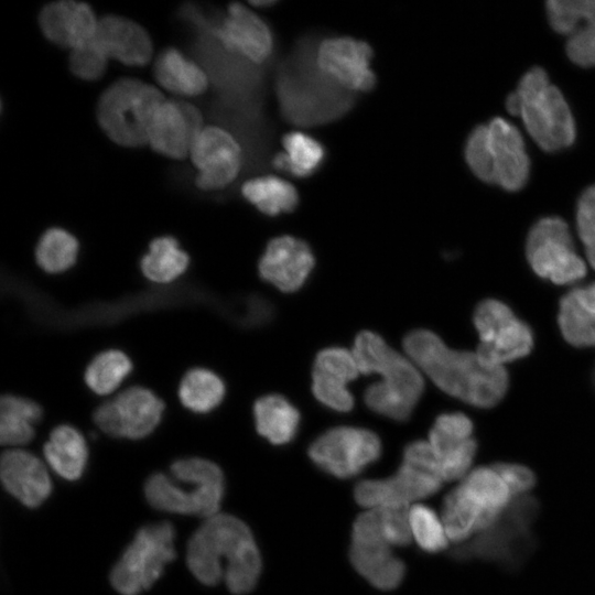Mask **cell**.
I'll use <instances>...</instances> for the list:
<instances>
[{"mask_svg": "<svg viewBox=\"0 0 595 595\" xmlns=\"http://www.w3.org/2000/svg\"><path fill=\"white\" fill-rule=\"evenodd\" d=\"M371 46L350 36L323 40L316 53L317 68L337 86L359 93L372 90L377 76L370 64Z\"/></svg>", "mask_w": 595, "mask_h": 595, "instance_id": "cell-15", "label": "cell"}, {"mask_svg": "<svg viewBox=\"0 0 595 595\" xmlns=\"http://www.w3.org/2000/svg\"><path fill=\"white\" fill-rule=\"evenodd\" d=\"M251 4L262 7L274 4V1H252Z\"/></svg>", "mask_w": 595, "mask_h": 595, "instance_id": "cell-45", "label": "cell"}, {"mask_svg": "<svg viewBox=\"0 0 595 595\" xmlns=\"http://www.w3.org/2000/svg\"><path fill=\"white\" fill-rule=\"evenodd\" d=\"M508 486L515 497L527 495L536 485V475L527 466L513 463H495L491 465Z\"/></svg>", "mask_w": 595, "mask_h": 595, "instance_id": "cell-44", "label": "cell"}, {"mask_svg": "<svg viewBox=\"0 0 595 595\" xmlns=\"http://www.w3.org/2000/svg\"><path fill=\"white\" fill-rule=\"evenodd\" d=\"M154 75L165 89L182 96H196L207 88L205 72L176 48L164 50L154 63Z\"/></svg>", "mask_w": 595, "mask_h": 595, "instance_id": "cell-31", "label": "cell"}, {"mask_svg": "<svg viewBox=\"0 0 595 595\" xmlns=\"http://www.w3.org/2000/svg\"><path fill=\"white\" fill-rule=\"evenodd\" d=\"M257 432L274 445H284L298 434L301 414L285 397L270 393L253 404Z\"/></svg>", "mask_w": 595, "mask_h": 595, "instance_id": "cell-28", "label": "cell"}, {"mask_svg": "<svg viewBox=\"0 0 595 595\" xmlns=\"http://www.w3.org/2000/svg\"><path fill=\"white\" fill-rule=\"evenodd\" d=\"M526 253L532 270L555 284L585 277L586 267L575 251L569 226L559 217H545L532 226Z\"/></svg>", "mask_w": 595, "mask_h": 595, "instance_id": "cell-12", "label": "cell"}, {"mask_svg": "<svg viewBox=\"0 0 595 595\" xmlns=\"http://www.w3.org/2000/svg\"><path fill=\"white\" fill-rule=\"evenodd\" d=\"M558 322L575 347L595 346V282L570 290L560 301Z\"/></svg>", "mask_w": 595, "mask_h": 595, "instance_id": "cell-27", "label": "cell"}, {"mask_svg": "<svg viewBox=\"0 0 595 595\" xmlns=\"http://www.w3.org/2000/svg\"><path fill=\"white\" fill-rule=\"evenodd\" d=\"M241 193L259 212L271 217L292 213L300 203L299 192L294 185L275 175L246 181Z\"/></svg>", "mask_w": 595, "mask_h": 595, "instance_id": "cell-33", "label": "cell"}, {"mask_svg": "<svg viewBox=\"0 0 595 595\" xmlns=\"http://www.w3.org/2000/svg\"><path fill=\"white\" fill-rule=\"evenodd\" d=\"M41 407L26 398L6 394L0 400V442L19 446L34 436L33 425L42 419Z\"/></svg>", "mask_w": 595, "mask_h": 595, "instance_id": "cell-34", "label": "cell"}, {"mask_svg": "<svg viewBox=\"0 0 595 595\" xmlns=\"http://www.w3.org/2000/svg\"><path fill=\"white\" fill-rule=\"evenodd\" d=\"M474 325L479 336L475 353L485 366L504 368L528 355L533 346L530 327L498 300H484L477 305Z\"/></svg>", "mask_w": 595, "mask_h": 595, "instance_id": "cell-10", "label": "cell"}, {"mask_svg": "<svg viewBox=\"0 0 595 595\" xmlns=\"http://www.w3.org/2000/svg\"><path fill=\"white\" fill-rule=\"evenodd\" d=\"M381 451V441L371 430L340 425L318 435L307 453L323 472L337 478H349L378 461Z\"/></svg>", "mask_w": 595, "mask_h": 595, "instance_id": "cell-11", "label": "cell"}, {"mask_svg": "<svg viewBox=\"0 0 595 595\" xmlns=\"http://www.w3.org/2000/svg\"><path fill=\"white\" fill-rule=\"evenodd\" d=\"M593 382H594V386H595V368H594V371H593Z\"/></svg>", "mask_w": 595, "mask_h": 595, "instance_id": "cell-46", "label": "cell"}, {"mask_svg": "<svg viewBox=\"0 0 595 595\" xmlns=\"http://www.w3.org/2000/svg\"><path fill=\"white\" fill-rule=\"evenodd\" d=\"M190 155L197 169V187L210 191L230 184L241 166L237 140L219 127H205L194 139Z\"/></svg>", "mask_w": 595, "mask_h": 595, "instance_id": "cell-16", "label": "cell"}, {"mask_svg": "<svg viewBox=\"0 0 595 595\" xmlns=\"http://www.w3.org/2000/svg\"><path fill=\"white\" fill-rule=\"evenodd\" d=\"M163 410L164 403L149 389L131 387L99 405L94 421L111 436L138 440L156 428Z\"/></svg>", "mask_w": 595, "mask_h": 595, "instance_id": "cell-14", "label": "cell"}, {"mask_svg": "<svg viewBox=\"0 0 595 595\" xmlns=\"http://www.w3.org/2000/svg\"><path fill=\"white\" fill-rule=\"evenodd\" d=\"M224 396L223 380L215 372L204 368H194L187 371L178 387V398L182 404L198 413L215 409Z\"/></svg>", "mask_w": 595, "mask_h": 595, "instance_id": "cell-37", "label": "cell"}, {"mask_svg": "<svg viewBox=\"0 0 595 595\" xmlns=\"http://www.w3.org/2000/svg\"><path fill=\"white\" fill-rule=\"evenodd\" d=\"M349 559L354 569L378 589H394L404 577V563L393 555L372 516L363 515L355 520Z\"/></svg>", "mask_w": 595, "mask_h": 595, "instance_id": "cell-13", "label": "cell"}, {"mask_svg": "<svg viewBox=\"0 0 595 595\" xmlns=\"http://www.w3.org/2000/svg\"><path fill=\"white\" fill-rule=\"evenodd\" d=\"M109 57L94 40L72 50L69 55V68L80 79L96 80L100 78L108 64Z\"/></svg>", "mask_w": 595, "mask_h": 595, "instance_id": "cell-42", "label": "cell"}, {"mask_svg": "<svg viewBox=\"0 0 595 595\" xmlns=\"http://www.w3.org/2000/svg\"><path fill=\"white\" fill-rule=\"evenodd\" d=\"M428 442L439 462L444 482L463 477L477 451L473 423L461 412L440 414L429 433Z\"/></svg>", "mask_w": 595, "mask_h": 595, "instance_id": "cell-18", "label": "cell"}, {"mask_svg": "<svg viewBox=\"0 0 595 595\" xmlns=\"http://www.w3.org/2000/svg\"><path fill=\"white\" fill-rule=\"evenodd\" d=\"M315 266L314 253L306 241L291 235L272 238L258 264L261 279L281 292L300 290Z\"/></svg>", "mask_w": 595, "mask_h": 595, "instance_id": "cell-19", "label": "cell"}, {"mask_svg": "<svg viewBox=\"0 0 595 595\" xmlns=\"http://www.w3.org/2000/svg\"><path fill=\"white\" fill-rule=\"evenodd\" d=\"M43 453L50 467L67 480L82 476L88 458L84 436L67 424L58 425L51 432Z\"/></svg>", "mask_w": 595, "mask_h": 595, "instance_id": "cell-30", "label": "cell"}, {"mask_svg": "<svg viewBox=\"0 0 595 595\" xmlns=\"http://www.w3.org/2000/svg\"><path fill=\"white\" fill-rule=\"evenodd\" d=\"M351 351L360 374H377L381 379L365 390L366 405L381 416L407 421L424 390L419 368L371 331H363L356 336Z\"/></svg>", "mask_w": 595, "mask_h": 595, "instance_id": "cell-3", "label": "cell"}, {"mask_svg": "<svg viewBox=\"0 0 595 595\" xmlns=\"http://www.w3.org/2000/svg\"><path fill=\"white\" fill-rule=\"evenodd\" d=\"M186 562L201 583L213 586L224 581L236 595L251 592L261 572L260 553L250 529L227 513L205 519L188 541Z\"/></svg>", "mask_w": 595, "mask_h": 595, "instance_id": "cell-1", "label": "cell"}, {"mask_svg": "<svg viewBox=\"0 0 595 595\" xmlns=\"http://www.w3.org/2000/svg\"><path fill=\"white\" fill-rule=\"evenodd\" d=\"M77 255L76 238L61 228L46 230L35 249L37 264L50 273H60L69 269L75 263Z\"/></svg>", "mask_w": 595, "mask_h": 595, "instance_id": "cell-39", "label": "cell"}, {"mask_svg": "<svg viewBox=\"0 0 595 595\" xmlns=\"http://www.w3.org/2000/svg\"><path fill=\"white\" fill-rule=\"evenodd\" d=\"M409 518L412 538L423 551L436 553L447 548L444 524L432 508L416 504L410 508Z\"/></svg>", "mask_w": 595, "mask_h": 595, "instance_id": "cell-40", "label": "cell"}, {"mask_svg": "<svg viewBox=\"0 0 595 595\" xmlns=\"http://www.w3.org/2000/svg\"><path fill=\"white\" fill-rule=\"evenodd\" d=\"M403 348L435 386L474 407L496 405L508 389L505 368L485 366L476 353L447 347L429 329L418 328L408 333Z\"/></svg>", "mask_w": 595, "mask_h": 595, "instance_id": "cell-2", "label": "cell"}, {"mask_svg": "<svg viewBox=\"0 0 595 595\" xmlns=\"http://www.w3.org/2000/svg\"><path fill=\"white\" fill-rule=\"evenodd\" d=\"M465 159L478 178L507 191H518L528 181L530 162L523 139L504 118H494L470 132Z\"/></svg>", "mask_w": 595, "mask_h": 595, "instance_id": "cell-6", "label": "cell"}, {"mask_svg": "<svg viewBox=\"0 0 595 595\" xmlns=\"http://www.w3.org/2000/svg\"><path fill=\"white\" fill-rule=\"evenodd\" d=\"M188 261L176 239L164 236L151 241L149 252L141 260V270L152 282L169 283L184 273Z\"/></svg>", "mask_w": 595, "mask_h": 595, "instance_id": "cell-36", "label": "cell"}, {"mask_svg": "<svg viewBox=\"0 0 595 595\" xmlns=\"http://www.w3.org/2000/svg\"><path fill=\"white\" fill-rule=\"evenodd\" d=\"M132 369L129 357L116 349L98 354L85 371V382L95 393L106 396L113 392Z\"/></svg>", "mask_w": 595, "mask_h": 595, "instance_id": "cell-38", "label": "cell"}, {"mask_svg": "<svg viewBox=\"0 0 595 595\" xmlns=\"http://www.w3.org/2000/svg\"><path fill=\"white\" fill-rule=\"evenodd\" d=\"M164 100L154 86L136 78H121L100 96L97 119L113 142L123 147L144 145L152 116Z\"/></svg>", "mask_w": 595, "mask_h": 595, "instance_id": "cell-7", "label": "cell"}, {"mask_svg": "<svg viewBox=\"0 0 595 595\" xmlns=\"http://www.w3.org/2000/svg\"><path fill=\"white\" fill-rule=\"evenodd\" d=\"M443 482L433 472L402 462L397 473L388 478L358 483L354 496L358 505L370 509L409 505L437 493Z\"/></svg>", "mask_w": 595, "mask_h": 595, "instance_id": "cell-17", "label": "cell"}, {"mask_svg": "<svg viewBox=\"0 0 595 595\" xmlns=\"http://www.w3.org/2000/svg\"><path fill=\"white\" fill-rule=\"evenodd\" d=\"M506 107L511 115L521 117L531 138L544 151L562 150L574 142L570 107L542 68L533 67L522 76Z\"/></svg>", "mask_w": 595, "mask_h": 595, "instance_id": "cell-5", "label": "cell"}, {"mask_svg": "<svg viewBox=\"0 0 595 595\" xmlns=\"http://www.w3.org/2000/svg\"><path fill=\"white\" fill-rule=\"evenodd\" d=\"M547 13L551 26L567 36L570 60L580 66H595V0L548 1Z\"/></svg>", "mask_w": 595, "mask_h": 595, "instance_id": "cell-22", "label": "cell"}, {"mask_svg": "<svg viewBox=\"0 0 595 595\" xmlns=\"http://www.w3.org/2000/svg\"><path fill=\"white\" fill-rule=\"evenodd\" d=\"M174 538L169 522L141 528L111 571L113 588L121 595H138L150 588L176 556Z\"/></svg>", "mask_w": 595, "mask_h": 595, "instance_id": "cell-9", "label": "cell"}, {"mask_svg": "<svg viewBox=\"0 0 595 595\" xmlns=\"http://www.w3.org/2000/svg\"><path fill=\"white\" fill-rule=\"evenodd\" d=\"M95 41L109 58L130 66L148 64L153 52L148 32L138 23L117 15L98 20Z\"/></svg>", "mask_w": 595, "mask_h": 595, "instance_id": "cell-26", "label": "cell"}, {"mask_svg": "<svg viewBox=\"0 0 595 595\" xmlns=\"http://www.w3.org/2000/svg\"><path fill=\"white\" fill-rule=\"evenodd\" d=\"M223 46L253 63L264 62L273 50V35L268 24L241 3L229 4L227 17L216 30Z\"/></svg>", "mask_w": 595, "mask_h": 595, "instance_id": "cell-23", "label": "cell"}, {"mask_svg": "<svg viewBox=\"0 0 595 595\" xmlns=\"http://www.w3.org/2000/svg\"><path fill=\"white\" fill-rule=\"evenodd\" d=\"M539 511L534 497L522 495L485 530L452 551L456 560L483 559L509 567L519 565L532 544L531 524Z\"/></svg>", "mask_w": 595, "mask_h": 595, "instance_id": "cell-8", "label": "cell"}, {"mask_svg": "<svg viewBox=\"0 0 595 595\" xmlns=\"http://www.w3.org/2000/svg\"><path fill=\"white\" fill-rule=\"evenodd\" d=\"M283 152L273 156L274 169L296 177H309L315 174L326 158L324 145L312 136L291 131L282 138Z\"/></svg>", "mask_w": 595, "mask_h": 595, "instance_id": "cell-32", "label": "cell"}, {"mask_svg": "<svg viewBox=\"0 0 595 595\" xmlns=\"http://www.w3.org/2000/svg\"><path fill=\"white\" fill-rule=\"evenodd\" d=\"M39 21L43 34L52 43L71 51L94 40L98 26L87 3L71 0L45 6Z\"/></svg>", "mask_w": 595, "mask_h": 595, "instance_id": "cell-24", "label": "cell"}, {"mask_svg": "<svg viewBox=\"0 0 595 595\" xmlns=\"http://www.w3.org/2000/svg\"><path fill=\"white\" fill-rule=\"evenodd\" d=\"M224 490L219 466L198 457L175 461L170 475L153 474L144 485L145 498L153 508L205 519L219 513Z\"/></svg>", "mask_w": 595, "mask_h": 595, "instance_id": "cell-4", "label": "cell"}, {"mask_svg": "<svg viewBox=\"0 0 595 595\" xmlns=\"http://www.w3.org/2000/svg\"><path fill=\"white\" fill-rule=\"evenodd\" d=\"M576 226L587 260L595 269V185L587 187L577 202Z\"/></svg>", "mask_w": 595, "mask_h": 595, "instance_id": "cell-43", "label": "cell"}, {"mask_svg": "<svg viewBox=\"0 0 595 595\" xmlns=\"http://www.w3.org/2000/svg\"><path fill=\"white\" fill-rule=\"evenodd\" d=\"M203 129V117L196 107L185 101L165 99L152 116L148 143L160 154L184 159Z\"/></svg>", "mask_w": 595, "mask_h": 595, "instance_id": "cell-20", "label": "cell"}, {"mask_svg": "<svg viewBox=\"0 0 595 595\" xmlns=\"http://www.w3.org/2000/svg\"><path fill=\"white\" fill-rule=\"evenodd\" d=\"M386 541L391 547H407L412 540L409 505H389L375 508Z\"/></svg>", "mask_w": 595, "mask_h": 595, "instance_id": "cell-41", "label": "cell"}, {"mask_svg": "<svg viewBox=\"0 0 595 595\" xmlns=\"http://www.w3.org/2000/svg\"><path fill=\"white\" fill-rule=\"evenodd\" d=\"M498 517L485 511L459 486L446 495L442 507V522L448 540L463 543L485 530Z\"/></svg>", "mask_w": 595, "mask_h": 595, "instance_id": "cell-29", "label": "cell"}, {"mask_svg": "<svg viewBox=\"0 0 595 595\" xmlns=\"http://www.w3.org/2000/svg\"><path fill=\"white\" fill-rule=\"evenodd\" d=\"M478 506L499 517L510 504V490L493 466L468 473L458 485Z\"/></svg>", "mask_w": 595, "mask_h": 595, "instance_id": "cell-35", "label": "cell"}, {"mask_svg": "<svg viewBox=\"0 0 595 595\" xmlns=\"http://www.w3.org/2000/svg\"><path fill=\"white\" fill-rule=\"evenodd\" d=\"M360 374L353 351L343 347H327L317 353L312 369V392L315 399L336 412L354 408L348 383Z\"/></svg>", "mask_w": 595, "mask_h": 595, "instance_id": "cell-21", "label": "cell"}, {"mask_svg": "<svg viewBox=\"0 0 595 595\" xmlns=\"http://www.w3.org/2000/svg\"><path fill=\"white\" fill-rule=\"evenodd\" d=\"M0 476L6 490L30 508L40 506L52 491L50 475L42 461L23 450L3 452Z\"/></svg>", "mask_w": 595, "mask_h": 595, "instance_id": "cell-25", "label": "cell"}]
</instances>
